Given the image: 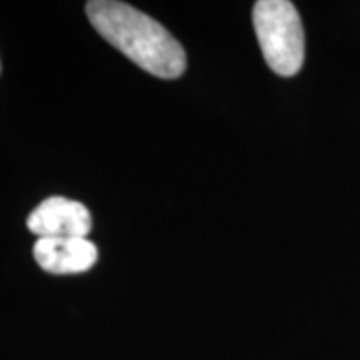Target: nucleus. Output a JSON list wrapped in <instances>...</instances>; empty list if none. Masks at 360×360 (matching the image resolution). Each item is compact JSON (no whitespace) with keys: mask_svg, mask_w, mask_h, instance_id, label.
<instances>
[{"mask_svg":"<svg viewBox=\"0 0 360 360\" xmlns=\"http://www.w3.org/2000/svg\"><path fill=\"white\" fill-rule=\"evenodd\" d=\"M86 16L108 44L142 70L158 78H179L186 68V52L160 22L118 0H90Z\"/></svg>","mask_w":360,"mask_h":360,"instance_id":"1","label":"nucleus"},{"mask_svg":"<svg viewBox=\"0 0 360 360\" xmlns=\"http://www.w3.org/2000/svg\"><path fill=\"white\" fill-rule=\"evenodd\" d=\"M252 25L269 68L278 77H295L304 65V28L288 0H258Z\"/></svg>","mask_w":360,"mask_h":360,"instance_id":"2","label":"nucleus"},{"mask_svg":"<svg viewBox=\"0 0 360 360\" xmlns=\"http://www.w3.org/2000/svg\"><path fill=\"white\" fill-rule=\"evenodd\" d=\"M26 226L39 238H86L92 219L82 202L51 196L30 212Z\"/></svg>","mask_w":360,"mask_h":360,"instance_id":"3","label":"nucleus"},{"mask_svg":"<svg viewBox=\"0 0 360 360\" xmlns=\"http://www.w3.org/2000/svg\"><path fill=\"white\" fill-rule=\"evenodd\" d=\"M34 258L51 274H78L96 264L98 248L89 238H39Z\"/></svg>","mask_w":360,"mask_h":360,"instance_id":"4","label":"nucleus"}]
</instances>
